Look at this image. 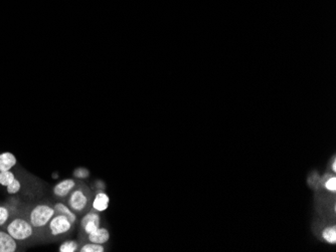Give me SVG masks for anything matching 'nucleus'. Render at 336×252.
I'll list each match as a JSON object with an SVG mask.
<instances>
[{
  "label": "nucleus",
  "instance_id": "1",
  "mask_svg": "<svg viewBox=\"0 0 336 252\" xmlns=\"http://www.w3.org/2000/svg\"><path fill=\"white\" fill-rule=\"evenodd\" d=\"M93 201L91 189L84 183H78L76 188L67 198L68 206L78 215H84L89 211Z\"/></svg>",
  "mask_w": 336,
  "mask_h": 252
},
{
  "label": "nucleus",
  "instance_id": "2",
  "mask_svg": "<svg viewBox=\"0 0 336 252\" xmlns=\"http://www.w3.org/2000/svg\"><path fill=\"white\" fill-rule=\"evenodd\" d=\"M55 208L52 203H39L33 206L27 214V220L35 229L36 233L45 232L48 224L50 223L51 219L56 215Z\"/></svg>",
  "mask_w": 336,
  "mask_h": 252
},
{
  "label": "nucleus",
  "instance_id": "3",
  "mask_svg": "<svg viewBox=\"0 0 336 252\" xmlns=\"http://www.w3.org/2000/svg\"><path fill=\"white\" fill-rule=\"evenodd\" d=\"M5 231L17 242H24L35 236L36 231L26 217H14L4 226Z\"/></svg>",
  "mask_w": 336,
  "mask_h": 252
},
{
  "label": "nucleus",
  "instance_id": "4",
  "mask_svg": "<svg viewBox=\"0 0 336 252\" xmlns=\"http://www.w3.org/2000/svg\"><path fill=\"white\" fill-rule=\"evenodd\" d=\"M74 228L75 225H73L66 216L62 214H56L51 219L44 233H47L49 238L56 240L64 236L70 235V233L74 230Z\"/></svg>",
  "mask_w": 336,
  "mask_h": 252
},
{
  "label": "nucleus",
  "instance_id": "5",
  "mask_svg": "<svg viewBox=\"0 0 336 252\" xmlns=\"http://www.w3.org/2000/svg\"><path fill=\"white\" fill-rule=\"evenodd\" d=\"M80 224L82 233L87 236L89 233L100 227V215L98 214L97 211H95V210L88 211L83 216Z\"/></svg>",
  "mask_w": 336,
  "mask_h": 252
},
{
  "label": "nucleus",
  "instance_id": "6",
  "mask_svg": "<svg viewBox=\"0 0 336 252\" xmlns=\"http://www.w3.org/2000/svg\"><path fill=\"white\" fill-rule=\"evenodd\" d=\"M77 185H78V182L75 179H72V178L65 179L55 185L54 196L61 201L65 200L69 197V195L76 188Z\"/></svg>",
  "mask_w": 336,
  "mask_h": 252
},
{
  "label": "nucleus",
  "instance_id": "7",
  "mask_svg": "<svg viewBox=\"0 0 336 252\" xmlns=\"http://www.w3.org/2000/svg\"><path fill=\"white\" fill-rule=\"evenodd\" d=\"M18 242L5 230H0V252H15Z\"/></svg>",
  "mask_w": 336,
  "mask_h": 252
},
{
  "label": "nucleus",
  "instance_id": "8",
  "mask_svg": "<svg viewBox=\"0 0 336 252\" xmlns=\"http://www.w3.org/2000/svg\"><path fill=\"white\" fill-rule=\"evenodd\" d=\"M53 206L55 208V211L57 214H62L64 216H66L73 225L76 226L77 222H78V214L75 213L73 210L68 206V204H65L62 201L53 203Z\"/></svg>",
  "mask_w": 336,
  "mask_h": 252
},
{
  "label": "nucleus",
  "instance_id": "9",
  "mask_svg": "<svg viewBox=\"0 0 336 252\" xmlns=\"http://www.w3.org/2000/svg\"><path fill=\"white\" fill-rule=\"evenodd\" d=\"M86 238H87L88 242L104 244V243L108 242V240L110 238V234H109V231L106 228L99 227V228L95 229L94 231H92L91 233H89L86 236Z\"/></svg>",
  "mask_w": 336,
  "mask_h": 252
},
{
  "label": "nucleus",
  "instance_id": "10",
  "mask_svg": "<svg viewBox=\"0 0 336 252\" xmlns=\"http://www.w3.org/2000/svg\"><path fill=\"white\" fill-rule=\"evenodd\" d=\"M17 164L16 157L10 152L0 154V172L9 171Z\"/></svg>",
  "mask_w": 336,
  "mask_h": 252
},
{
  "label": "nucleus",
  "instance_id": "11",
  "mask_svg": "<svg viewBox=\"0 0 336 252\" xmlns=\"http://www.w3.org/2000/svg\"><path fill=\"white\" fill-rule=\"evenodd\" d=\"M108 205H109V196L105 192H98L95 194L92 201L93 210H95L97 212H103L108 208Z\"/></svg>",
  "mask_w": 336,
  "mask_h": 252
},
{
  "label": "nucleus",
  "instance_id": "12",
  "mask_svg": "<svg viewBox=\"0 0 336 252\" xmlns=\"http://www.w3.org/2000/svg\"><path fill=\"white\" fill-rule=\"evenodd\" d=\"M80 252H104L105 247L102 244L88 242L79 248Z\"/></svg>",
  "mask_w": 336,
  "mask_h": 252
},
{
  "label": "nucleus",
  "instance_id": "13",
  "mask_svg": "<svg viewBox=\"0 0 336 252\" xmlns=\"http://www.w3.org/2000/svg\"><path fill=\"white\" fill-rule=\"evenodd\" d=\"M80 248L79 242L77 240H67L60 247V252H76Z\"/></svg>",
  "mask_w": 336,
  "mask_h": 252
},
{
  "label": "nucleus",
  "instance_id": "14",
  "mask_svg": "<svg viewBox=\"0 0 336 252\" xmlns=\"http://www.w3.org/2000/svg\"><path fill=\"white\" fill-rule=\"evenodd\" d=\"M10 216V209L5 205H0V227H3L8 223Z\"/></svg>",
  "mask_w": 336,
  "mask_h": 252
},
{
  "label": "nucleus",
  "instance_id": "15",
  "mask_svg": "<svg viewBox=\"0 0 336 252\" xmlns=\"http://www.w3.org/2000/svg\"><path fill=\"white\" fill-rule=\"evenodd\" d=\"M15 174L13 172L9 171H4V172H0V185L6 187L8 186L14 179H15Z\"/></svg>",
  "mask_w": 336,
  "mask_h": 252
},
{
  "label": "nucleus",
  "instance_id": "16",
  "mask_svg": "<svg viewBox=\"0 0 336 252\" xmlns=\"http://www.w3.org/2000/svg\"><path fill=\"white\" fill-rule=\"evenodd\" d=\"M8 194H16L21 190V182L18 179H14L8 186L5 187Z\"/></svg>",
  "mask_w": 336,
  "mask_h": 252
},
{
  "label": "nucleus",
  "instance_id": "17",
  "mask_svg": "<svg viewBox=\"0 0 336 252\" xmlns=\"http://www.w3.org/2000/svg\"><path fill=\"white\" fill-rule=\"evenodd\" d=\"M323 236L328 242L335 243V241H336V229H335V227H330V228L325 229L324 232H323Z\"/></svg>",
  "mask_w": 336,
  "mask_h": 252
},
{
  "label": "nucleus",
  "instance_id": "18",
  "mask_svg": "<svg viewBox=\"0 0 336 252\" xmlns=\"http://www.w3.org/2000/svg\"><path fill=\"white\" fill-rule=\"evenodd\" d=\"M74 176L78 179H86L90 176V172L86 168H78L74 172Z\"/></svg>",
  "mask_w": 336,
  "mask_h": 252
},
{
  "label": "nucleus",
  "instance_id": "19",
  "mask_svg": "<svg viewBox=\"0 0 336 252\" xmlns=\"http://www.w3.org/2000/svg\"><path fill=\"white\" fill-rule=\"evenodd\" d=\"M326 187H327V189H329L331 191H335L336 190V179L334 177L330 178L326 183Z\"/></svg>",
  "mask_w": 336,
  "mask_h": 252
},
{
  "label": "nucleus",
  "instance_id": "20",
  "mask_svg": "<svg viewBox=\"0 0 336 252\" xmlns=\"http://www.w3.org/2000/svg\"><path fill=\"white\" fill-rule=\"evenodd\" d=\"M333 169H334V170L336 169V164H335V163H333Z\"/></svg>",
  "mask_w": 336,
  "mask_h": 252
}]
</instances>
